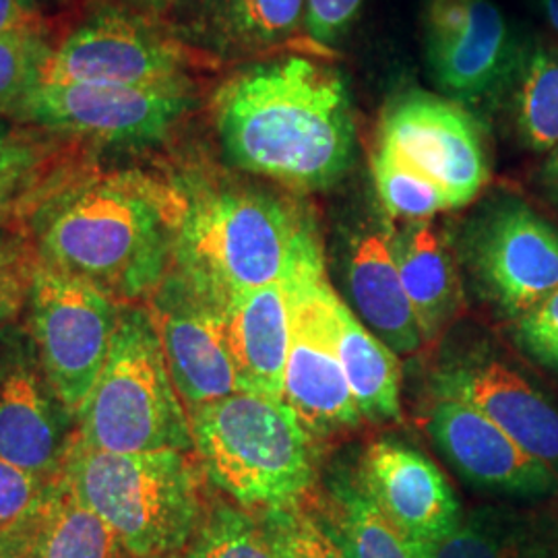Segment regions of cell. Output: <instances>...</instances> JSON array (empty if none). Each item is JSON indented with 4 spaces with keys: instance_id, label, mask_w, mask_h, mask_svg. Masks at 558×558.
I'll return each instance as SVG.
<instances>
[{
    "instance_id": "6da1fadb",
    "label": "cell",
    "mask_w": 558,
    "mask_h": 558,
    "mask_svg": "<svg viewBox=\"0 0 558 558\" xmlns=\"http://www.w3.org/2000/svg\"><path fill=\"white\" fill-rule=\"evenodd\" d=\"M228 161L294 191H325L356 160V122L345 77L308 57L240 69L214 98Z\"/></svg>"
},
{
    "instance_id": "7a4b0ae2",
    "label": "cell",
    "mask_w": 558,
    "mask_h": 558,
    "mask_svg": "<svg viewBox=\"0 0 558 558\" xmlns=\"http://www.w3.org/2000/svg\"><path fill=\"white\" fill-rule=\"evenodd\" d=\"M177 199L174 276L220 311L244 292L325 269L317 221L299 201L257 189Z\"/></svg>"
},
{
    "instance_id": "3957f363",
    "label": "cell",
    "mask_w": 558,
    "mask_h": 558,
    "mask_svg": "<svg viewBox=\"0 0 558 558\" xmlns=\"http://www.w3.org/2000/svg\"><path fill=\"white\" fill-rule=\"evenodd\" d=\"M177 197L149 180H101L59 203L41 230V257L110 299L160 288L172 260Z\"/></svg>"
},
{
    "instance_id": "277c9868",
    "label": "cell",
    "mask_w": 558,
    "mask_h": 558,
    "mask_svg": "<svg viewBox=\"0 0 558 558\" xmlns=\"http://www.w3.org/2000/svg\"><path fill=\"white\" fill-rule=\"evenodd\" d=\"M209 480L244 509L300 505L317 478L313 435L283 399L234 393L189 410Z\"/></svg>"
},
{
    "instance_id": "5b68a950",
    "label": "cell",
    "mask_w": 558,
    "mask_h": 558,
    "mask_svg": "<svg viewBox=\"0 0 558 558\" xmlns=\"http://www.w3.org/2000/svg\"><path fill=\"white\" fill-rule=\"evenodd\" d=\"M60 478L131 558L177 557L199 530V488L182 451L112 453L73 437Z\"/></svg>"
},
{
    "instance_id": "8992f818",
    "label": "cell",
    "mask_w": 558,
    "mask_h": 558,
    "mask_svg": "<svg viewBox=\"0 0 558 558\" xmlns=\"http://www.w3.org/2000/svg\"><path fill=\"white\" fill-rule=\"evenodd\" d=\"M75 416V437L101 451L193 449L191 420L149 311H120L110 354Z\"/></svg>"
},
{
    "instance_id": "52a82bcc",
    "label": "cell",
    "mask_w": 558,
    "mask_h": 558,
    "mask_svg": "<svg viewBox=\"0 0 558 558\" xmlns=\"http://www.w3.org/2000/svg\"><path fill=\"white\" fill-rule=\"evenodd\" d=\"M458 255L480 299L509 320L558 290V226L515 195L480 207L461 230Z\"/></svg>"
},
{
    "instance_id": "ba28073f",
    "label": "cell",
    "mask_w": 558,
    "mask_h": 558,
    "mask_svg": "<svg viewBox=\"0 0 558 558\" xmlns=\"http://www.w3.org/2000/svg\"><path fill=\"white\" fill-rule=\"evenodd\" d=\"M29 300L41 371L75 414L110 354L119 306L96 286L46 265L34 276Z\"/></svg>"
},
{
    "instance_id": "9c48e42d",
    "label": "cell",
    "mask_w": 558,
    "mask_h": 558,
    "mask_svg": "<svg viewBox=\"0 0 558 558\" xmlns=\"http://www.w3.org/2000/svg\"><path fill=\"white\" fill-rule=\"evenodd\" d=\"M186 77L158 85L40 83L13 117L89 140L147 145L170 133L193 106Z\"/></svg>"
},
{
    "instance_id": "30bf717a",
    "label": "cell",
    "mask_w": 558,
    "mask_h": 558,
    "mask_svg": "<svg viewBox=\"0 0 558 558\" xmlns=\"http://www.w3.org/2000/svg\"><path fill=\"white\" fill-rule=\"evenodd\" d=\"M290 352L283 401L311 435H331L359 424L360 412L338 354V294L327 274L313 271L286 283Z\"/></svg>"
},
{
    "instance_id": "8fae6325",
    "label": "cell",
    "mask_w": 558,
    "mask_h": 558,
    "mask_svg": "<svg viewBox=\"0 0 558 558\" xmlns=\"http://www.w3.org/2000/svg\"><path fill=\"white\" fill-rule=\"evenodd\" d=\"M422 29L428 71L447 96L505 98L525 46L493 0H426Z\"/></svg>"
},
{
    "instance_id": "7c38bea8",
    "label": "cell",
    "mask_w": 558,
    "mask_h": 558,
    "mask_svg": "<svg viewBox=\"0 0 558 558\" xmlns=\"http://www.w3.org/2000/svg\"><path fill=\"white\" fill-rule=\"evenodd\" d=\"M380 149L391 151L445 189L458 207L478 197L490 161L478 122L458 101L412 92L391 101L379 126Z\"/></svg>"
},
{
    "instance_id": "4fadbf2b",
    "label": "cell",
    "mask_w": 558,
    "mask_h": 558,
    "mask_svg": "<svg viewBox=\"0 0 558 558\" xmlns=\"http://www.w3.org/2000/svg\"><path fill=\"white\" fill-rule=\"evenodd\" d=\"M182 77L184 52L172 34L140 15L104 9L52 48L40 83L158 85Z\"/></svg>"
},
{
    "instance_id": "5bb4252c",
    "label": "cell",
    "mask_w": 558,
    "mask_h": 558,
    "mask_svg": "<svg viewBox=\"0 0 558 558\" xmlns=\"http://www.w3.org/2000/svg\"><path fill=\"white\" fill-rule=\"evenodd\" d=\"M430 389L435 398L476 408L558 478V405L493 348L474 343L447 352Z\"/></svg>"
},
{
    "instance_id": "9a60e30c",
    "label": "cell",
    "mask_w": 558,
    "mask_h": 558,
    "mask_svg": "<svg viewBox=\"0 0 558 558\" xmlns=\"http://www.w3.org/2000/svg\"><path fill=\"white\" fill-rule=\"evenodd\" d=\"M426 426L440 456L470 488L515 500L557 495L555 472L476 408L458 399L435 398Z\"/></svg>"
},
{
    "instance_id": "2e32d148",
    "label": "cell",
    "mask_w": 558,
    "mask_h": 558,
    "mask_svg": "<svg viewBox=\"0 0 558 558\" xmlns=\"http://www.w3.org/2000/svg\"><path fill=\"white\" fill-rule=\"evenodd\" d=\"M151 317L172 380L189 408L240 393L220 308L195 296L172 276L163 278L154 292Z\"/></svg>"
},
{
    "instance_id": "e0dca14e",
    "label": "cell",
    "mask_w": 558,
    "mask_h": 558,
    "mask_svg": "<svg viewBox=\"0 0 558 558\" xmlns=\"http://www.w3.org/2000/svg\"><path fill=\"white\" fill-rule=\"evenodd\" d=\"M359 476L380 511L414 546L445 538L463 515L445 474L405 442H373L362 458Z\"/></svg>"
},
{
    "instance_id": "ac0fdd59",
    "label": "cell",
    "mask_w": 558,
    "mask_h": 558,
    "mask_svg": "<svg viewBox=\"0 0 558 558\" xmlns=\"http://www.w3.org/2000/svg\"><path fill=\"white\" fill-rule=\"evenodd\" d=\"M66 412L40 360L9 356L0 366V459L40 478H59L73 440Z\"/></svg>"
},
{
    "instance_id": "d6986e66",
    "label": "cell",
    "mask_w": 558,
    "mask_h": 558,
    "mask_svg": "<svg viewBox=\"0 0 558 558\" xmlns=\"http://www.w3.org/2000/svg\"><path fill=\"white\" fill-rule=\"evenodd\" d=\"M172 11L180 44L220 59H246L296 36L304 0H179Z\"/></svg>"
},
{
    "instance_id": "ffe728a7",
    "label": "cell",
    "mask_w": 558,
    "mask_h": 558,
    "mask_svg": "<svg viewBox=\"0 0 558 558\" xmlns=\"http://www.w3.org/2000/svg\"><path fill=\"white\" fill-rule=\"evenodd\" d=\"M393 220L366 221L352 234L345 255V286L360 319L393 352L412 354L422 345L418 320L405 296L391 253Z\"/></svg>"
},
{
    "instance_id": "44dd1931",
    "label": "cell",
    "mask_w": 558,
    "mask_h": 558,
    "mask_svg": "<svg viewBox=\"0 0 558 558\" xmlns=\"http://www.w3.org/2000/svg\"><path fill=\"white\" fill-rule=\"evenodd\" d=\"M223 336L240 391L283 399L290 352V304L286 283L244 292L221 308Z\"/></svg>"
},
{
    "instance_id": "7402d4cb",
    "label": "cell",
    "mask_w": 558,
    "mask_h": 558,
    "mask_svg": "<svg viewBox=\"0 0 558 558\" xmlns=\"http://www.w3.org/2000/svg\"><path fill=\"white\" fill-rule=\"evenodd\" d=\"M391 253L424 341L442 336L461 304L456 255L433 220L391 226Z\"/></svg>"
},
{
    "instance_id": "603a6c76",
    "label": "cell",
    "mask_w": 558,
    "mask_h": 558,
    "mask_svg": "<svg viewBox=\"0 0 558 558\" xmlns=\"http://www.w3.org/2000/svg\"><path fill=\"white\" fill-rule=\"evenodd\" d=\"M420 558H558V513L519 505H480L445 538L416 546Z\"/></svg>"
},
{
    "instance_id": "cb8c5ba5",
    "label": "cell",
    "mask_w": 558,
    "mask_h": 558,
    "mask_svg": "<svg viewBox=\"0 0 558 558\" xmlns=\"http://www.w3.org/2000/svg\"><path fill=\"white\" fill-rule=\"evenodd\" d=\"M0 558H131L117 534L54 478L38 511L7 538Z\"/></svg>"
},
{
    "instance_id": "d4e9b609",
    "label": "cell",
    "mask_w": 558,
    "mask_h": 558,
    "mask_svg": "<svg viewBox=\"0 0 558 558\" xmlns=\"http://www.w3.org/2000/svg\"><path fill=\"white\" fill-rule=\"evenodd\" d=\"M320 525L343 558H420L416 546L380 511L356 472L327 482Z\"/></svg>"
},
{
    "instance_id": "484cf974",
    "label": "cell",
    "mask_w": 558,
    "mask_h": 558,
    "mask_svg": "<svg viewBox=\"0 0 558 558\" xmlns=\"http://www.w3.org/2000/svg\"><path fill=\"white\" fill-rule=\"evenodd\" d=\"M338 354L343 375L359 405L360 416L379 422L401 418L399 362L350 306L338 299Z\"/></svg>"
},
{
    "instance_id": "4316f807",
    "label": "cell",
    "mask_w": 558,
    "mask_h": 558,
    "mask_svg": "<svg viewBox=\"0 0 558 558\" xmlns=\"http://www.w3.org/2000/svg\"><path fill=\"white\" fill-rule=\"evenodd\" d=\"M519 143L534 154L558 145V48L530 44L505 94Z\"/></svg>"
},
{
    "instance_id": "83f0119b",
    "label": "cell",
    "mask_w": 558,
    "mask_h": 558,
    "mask_svg": "<svg viewBox=\"0 0 558 558\" xmlns=\"http://www.w3.org/2000/svg\"><path fill=\"white\" fill-rule=\"evenodd\" d=\"M373 179L383 214L389 220H433L442 211L458 209L456 199L435 180L380 147L373 158Z\"/></svg>"
},
{
    "instance_id": "f1b7e54d",
    "label": "cell",
    "mask_w": 558,
    "mask_h": 558,
    "mask_svg": "<svg viewBox=\"0 0 558 558\" xmlns=\"http://www.w3.org/2000/svg\"><path fill=\"white\" fill-rule=\"evenodd\" d=\"M182 558H278L259 518L244 507L218 505L201 519Z\"/></svg>"
},
{
    "instance_id": "f546056e",
    "label": "cell",
    "mask_w": 558,
    "mask_h": 558,
    "mask_svg": "<svg viewBox=\"0 0 558 558\" xmlns=\"http://www.w3.org/2000/svg\"><path fill=\"white\" fill-rule=\"evenodd\" d=\"M52 48L32 25L0 36V112L13 114L21 100L40 85Z\"/></svg>"
},
{
    "instance_id": "4dcf8cb0",
    "label": "cell",
    "mask_w": 558,
    "mask_h": 558,
    "mask_svg": "<svg viewBox=\"0 0 558 558\" xmlns=\"http://www.w3.org/2000/svg\"><path fill=\"white\" fill-rule=\"evenodd\" d=\"M259 519L278 558H343L317 515L300 505L263 509Z\"/></svg>"
},
{
    "instance_id": "1f68e13d",
    "label": "cell",
    "mask_w": 558,
    "mask_h": 558,
    "mask_svg": "<svg viewBox=\"0 0 558 558\" xmlns=\"http://www.w3.org/2000/svg\"><path fill=\"white\" fill-rule=\"evenodd\" d=\"M54 480H44L0 459V539L32 518Z\"/></svg>"
},
{
    "instance_id": "d6a6232c",
    "label": "cell",
    "mask_w": 558,
    "mask_h": 558,
    "mask_svg": "<svg viewBox=\"0 0 558 558\" xmlns=\"http://www.w3.org/2000/svg\"><path fill=\"white\" fill-rule=\"evenodd\" d=\"M513 339L525 356L558 377V290L513 320Z\"/></svg>"
},
{
    "instance_id": "836d02e7",
    "label": "cell",
    "mask_w": 558,
    "mask_h": 558,
    "mask_svg": "<svg viewBox=\"0 0 558 558\" xmlns=\"http://www.w3.org/2000/svg\"><path fill=\"white\" fill-rule=\"evenodd\" d=\"M364 0H304V29L320 46H336L359 20Z\"/></svg>"
},
{
    "instance_id": "e575fe53",
    "label": "cell",
    "mask_w": 558,
    "mask_h": 558,
    "mask_svg": "<svg viewBox=\"0 0 558 558\" xmlns=\"http://www.w3.org/2000/svg\"><path fill=\"white\" fill-rule=\"evenodd\" d=\"M34 163V149L0 124V177L21 179Z\"/></svg>"
},
{
    "instance_id": "d590c367",
    "label": "cell",
    "mask_w": 558,
    "mask_h": 558,
    "mask_svg": "<svg viewBox=\"0 0 558 558\" xmlns=\"http://www.w3.org/2000/svg\"><path fill=\"white\" fill-rule=\"evenodd\" d=\"M23 281L17 274L0 267V327L20 311L23 302Z\"/></svg>"
},
{
    "instance_id": "8d00e7d4",
    "label": "cell",
    "mask_w": 558,
    "mask_h": 558,
    "mask_svg": "<svg viewBox=\"0 0 558 558\" xmlns=\"http://www.w3.org/2000/svg\"><path fill=\"white\" fill-rule=\"evenodd\" d=\"M32 13L34 11L27 0H0V36L29 27Z\"/></svg>"
},
{
    "instance_id": "74e56055",
    "label": "cell",
    "mask_w": 558,
    "mask_h": 558,
    "mask_svg": "<svg viewBox=\"0 0 558 558\" xmlns=\"http://www.w3.org/2000/svg\"><path fill=\"white\" fill-rule=\"evenodd\" d=\"M538 186L544 199L558 211V145L546 156L539 168Z\"/></svg>"
},
{
    "instance_id": "f35d334b",
    "label": "cell",
    "mask_w": 558,
    "mask_h": 558,
    "mask_svg": "<svg viewBox=\"0 0 558 558\" xmlns=\"http://www.w3.org/2000/svg\"><path fill=\"white\" fill-rule=\"evenodd\" d=\"M124 7L129 9H137V11H149V13H160L166 9H172L179 0H120Z\"/></svg>"
},
{
    "instance_id": "ab89813d",
    "label": "cell",
    "mask_w": 558,
    "mask_h": 558,
    "mask_svg": "<svg viewBox=\"0 0 558 558\" xmlns=\"http://www.w3.org/2000/svg\"><path fill=\"white\" fill-rule=\"evenodd\" d=\"M546 20L550 21V25L558 32V0H539Z\"/></svg>"
},
{
    "instance_id": "60d3db41",
    "label": "cell",
    "mask_w": 558,
    "mask_h": 558,
    "mask_svg": "<svg viewBox=\"0 0 558 558\" xmlns=\"http://www.w3.org/2000/svg\"><path fill=\"white\" fill-rule=\"evenodd\" d=\"M20 179H11V177H0V201L7 197V193L11 191V186Z\"/></svg>"
},
{
    "instance_id": "b9f144b4",
    "label": "cell",
    "mask_w": 558,
    "mask_h": 558,
    "mask_svg": "<svg viewBox=\"0 0 558 558\" xmlns=\"http://www.w3.org/2000/svg\"><path fill=\"white\" fill-rule=\"evenodd\" d=\"M60 0H27V4L32 7V11H36L38 7H48V4H57Z\"/></svg>"
},
{
    "instance_id": "7bdbcfd3",
    "label": "cell",
    "mask_w": 558,
    "mask_h": 558,
    "mask_svg": "<svg viewBox=\"0 0 558 558\" xmlns=\"http://www.w3.org/2000/svg\"><path fill=\"white\" fill-rule=\"evenodd\" d=\"M156 558H182L180 555H177V557H156Z\"/></svg>"
}]
</instances>
